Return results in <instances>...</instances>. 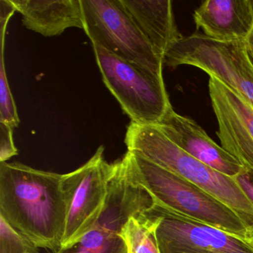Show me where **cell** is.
<instances>
[{
	"instance_id": "9c48e42d",
	"label": "cell",
	"mask_w": 253,
	"mask_h": 253,
	"mask_svg": "<svg viewBox=\"0 0 253 253\" xmlns=\"http://www.w3.org/2000/svg\"><path fill=\"white\" fill-rule=\"evenodd\" d=\"M209 93L220 146L253 172V109L235 91L210 77Z\"/></svg>"
},
{
	"instance_id": "9a60e30c",
	"label": "cell",
	"mask_w": 253,
	"mask_h": 253,
	"mask_svg": "<svg viewBox=\"0 0 253 253\" xmlns=\"http://www.w3.org/2000/svg\"><path fill=\"white\" fill-rule=\"evenodd\" d=\"M54 253H127L119 234L94 225L84 236Z\"/></svg>"
},
{
	"instance_id": "5b68a950",
	"label": "cell",
	"mask_w": 253,
	"mask_h": 253,
	"mask_svg": "<svg viewBox=\"0 0 253 253\" xmlns=\"http://www.w3.org/2000/svg\"><path fill=\"white\" fill-rule=\"evenodd\" d=\"M170 68L194 66L216 78L253 109V63L244 41H220L202 33L183 37L164 58Z\"/></svg>"
},
{
	"instance_id": "603a6c76",
	"label": "cell",
	"mask_w": 253,
	"mask_h": 253,
	"mask_svg": "<svg viewBox=\"0 0 253 253\" xmlns=\"http://www.w3.org/2000/svg\"><path fill=\"white\" fill-rule=\"evenodd\" d=\"M246 238H247V239L250 240V241H253V229L248 230L247 235H246Z\"/></svg>"
},
{
	"instance_id": "7402d4cb",
	"label": "cell",
	"mask_w": 253,
	"mask_h": 253,
	"mask_svg": "<svg viewBox=\"0 0 253 253\" xmlns=\"http://www.w3.org/2000/svg\"><path fill=\"white\" fill-rule=\"evenodd\" d=\"M244 42H245L246 48H247L249 57L253 63V28L250 32V35L246 38Z\"/></svg>"
},
{
	"instance_id": "e0dca14e",
	"label": "cell",
	"mask_w": 253,
	"mask_h": 253,
	"mask_svg": "<svg viewBox=\"0 0 253 253\" xmlns=\"http://www.w3.org/2000/svg\"><path fill=\"white\" fill-rule=\"evenodd\" d=\"M4 48H1L0 51V122L16 128L20 124V118L5 72Z\"/></svg>"
},
{
	"instance_id": "ffe728a7",
	"label": "cell",
	"mask_w": 253,
	"mask_h": 253,
	"mask_svg": "<svg viewBox=\"0 0 253 253\" xmlns=\"http://www.w3.org/2000/svg\"><path fill=\"white\" fill-rule=\"evenodd\" d=\"M235 181L253 206V172L246 169L235 176Z\"/></svg>"
},
{
	"instance_id": "cb8c5ba5",
	"label": "cell",
	"mask_w": 253,
	"mask_h": 253,
	"mask_svg": "<svg viewBox=\"0 0 253 253\" xmlns=\"http://www.w3.org/2000/svg\"><path fill=\"white\" fill-rule=\"evenodd\" d=\"M251 241L252 244H253V241Z\"/></svg>"
},
{
	"instance_id": "277c9868",
	"label": "cell",
	"mask_w": 253,
	"mask_h": 253,
	"mask_svg": "<svg viewBox=\"0 0 253 253\" xmlns=\"http://www.w3.org/2000/svg\"><path fill=\"white\" fill-rule=\"evenodd\" d=\"M103 81L123 110L140 125H157L172 107L163 75L124 60L94 45Z\"/></svg>"
},
{
	"instance_id": "7a4b0ae2",
	"label": "cell",
	"mask_w": 253,
	"mask_h": 253,
	"mask_svg": "<svg viewBox=\"0 0 253 253\" xmlns=\"http://www.w3.org/2000/svg\"><path fill=\"white\" fill-rule=\"evenodd\" d=\"M128 152L180 176L199 186L229 208L253 229V206L234 177H229L200 162L169 140L157 126L131 122L126 134Z\"/></svg>"
},
{
	"instance_id": "d6986e66",
	"label": "cell",
	"mask_w": 253,
	"mask_h": 253,
	"mask_svg": "<svg viewBox=\"0 0 253 253\" xmlns=\"http://www.w3.org/2000/svg\"><path fill=\"white\" fill-rule=\"evenodd\" d=\"M18 155L13 140V128L0 122V162H6Z\"/></svg>"
},
{
	"instance_id": "8fae6325",
	"label": "cell",
	"mask_w": 253,
	"mask_h": 253,
	"mask_svg": "<svg viewBox=\"0 0 253 253\" xmlns=\"http://www.w3.org/2000/svg\"><path fill=\"white\" fill-rule=\"evenodd\" d=\"M115 163V174L109 182L106 204L95 224L120 235L127 221L140 217L153 206L154 201L134 178L129 152Z\"/></svg>"
},
{
	"instance_id": "30bf717a",
	"label": "cell",
	"mask_w": 253,
	"mask_h": 253,
	"mask_svg": "<svg viewBox=\"0 0 253 253\" xmlns=\"http://www.w3.org/2000/svg\"><path fill=\"white\" fill-rule=\"evenodd\" d=\"M155 126L182 150L221 174L235 177L244 169L195 121L178 115L172 107Z\"/></svg>"
},
{
	"instance_id": "3957f363",
	"label": "cell",
	"mask_w": 253,
	"mask_h": 253,
	"mask_svg": "<svg viewBox=\"0 0 253 253\" xmlns=\"http://www.w3.org/2000/svg\"><path fill=\"white\" fill-rule=\"evenodd\" d=\"M128 152L133 175L154 203L192 220L246 238L248 228L226 204L180 176Z\"/></svg>"
},
{
	"instance_id": "44dd1931",
	"label": "cell",
	"mask_w": 253,
	"mask_h": 253,
	"mask_svg": "<svg viewBox=\"0 0 253 253\" xmlns=\"http://www.w3.org/2000/svg\"><path fill=\"white\" fill-rule=\"evenodd\" d=\"M15 11L11 0H0V38H5L8 21Z\"/></svg>"
},
{
	"instance_id": "2e32d148",
	"label": "cell",
	"mask_w": 253,
	"mask_h": 253,
	"mask_svg": "<svg viewBox=\"0 0 253 253\" xmlns=\"http://www.w3.org/2000/svg\"><path fill=\"white\" fill-rule=\"evenodd\" d=\"M127 253H160L152 227L143 216L131 217L120 233Z\"/></svg>"
},
{
	"instance_id": "ba28073f",
	"label": "cell",
	"mask_w": 253,
	"mask_h": 253,
	"mask_svg": "<svg viewBox=\"0 0 253 253\" xmlns=\"http://www.w3.org/2000/svg\"><path fill=\"white\" fill-rule=\"evenodd\" d=\"M103 152L104 148L100 146L88 162L65 174L71 203L61 247L84 236L95 225L103 211L109 182L115 171V163L106 162Z\"/></svg>"
},
{
	"instance_id": "8992f818",
	"label": "cell",
	"mask_w": 253,
	"mask_h": 253,
	"mask_svg": "<svg viewBox=\"0 0 253 253\" xmlns=\"http://www.w3.org/2000/svg\"><path fill=\"white\" fill-rule=\"evenodd\" d=\"M84 29L94 45L158 75L164 61L134 24L121 0H81Z\"/></svg>"
},
{
	"instance_id": "5bb4252c",
	"label": "cell",
	"mask_w": 253,
	"mask_h": 253,
	"mask_svg": "<svg viewBox=\"0 0 253 253\" xmlns=\"http://www.w3.org/2000/svg\"><path fill=\"white\" fill-rule=\"evenodd\" d=\"M23 24L44 37L60 36L69 28L84 29L81 0H11Z\"/></svg>"
},
{
	"instance_id": "ac0fdd59",
	"label": "cell",
	"mask_w": 253,
	"mask_h": 253,
	"mask_svg": "<svg viewBox=\"0 0 253 253\" xmlns=\"http://www.w3.org/2000/svg\"><path fill=\"white\" fill-rule=\"evenodd\" d=\"M38 249L0 217V253H39Z\"/></svg>"
},
{
	"instance_id": "4fadbf2b",
	"label": "cell",
	"mask_w": 253,
	"mask_h": 253,
	"mask_svg": "<svg viewBox=\"0 0 253 253\" xmlns=\"http://www.w3.org/2000/svg\"><path fill=\"white\" fill-rule=\"evenodd\" d=\"M143 36L164 61L166 54L183 37L176 26L169 0H121Z\"/></svg>"
},
{
	"instance_id": "52a82bcc",
	"label": "cell",
	"mask_w": 253,
	"mask_h": 253,
	"mask_svg": "<svg viewBox=\"0 0 253 253\" xmlns=\"http://www.w3.org/2000/svg\"><path fill=\"white\" fill-rule=\"evenodd\" d=\"M160 253H253L250 240L181 215L154 203L142 214Z\"/></svg>"
},
{
	"instance_id": "6da1fadb",
	"label": "cell",
	"mask_w": 253,
	"mask_h": 253,
	"mask_svg": "<svg viewBox=\"0 0 253 253\" xmlns=\"http://www.w3.org/2000/svg\"><path fill=\"white\" fill-rule=\"evenodd\" d=\"M70 203L65 174L0 162V217L38 248L61 247Z\"/></svg>"
},
{
	"instance_id": "7c38bea8",
	"label": "cell",
	"mask_w": 253,
	"mask_h": 253,
	"mask_svg": "<svg viewBox=\"0 0 253 253\" xmlns=\"http://www.w3.org/2000/svg\"><path fill=\"white\" fill-rule=\"evenodd\" d=\"M194 21L207 38L245 41L253 28V0H207L194 11Z\"/></svg>"
}]
</instances>
